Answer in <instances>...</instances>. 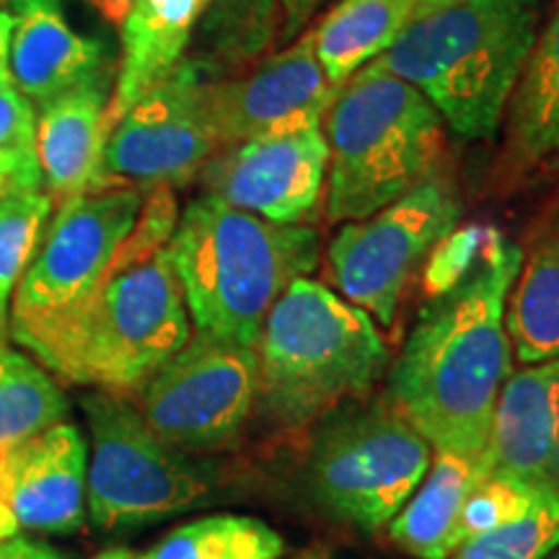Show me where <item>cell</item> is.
I'll use <instances>...</instances> for the list:
<instances>
[{
  "instance_id": "1",
  "label": "cell",
  "mask_w": 559,
  "mask_h": 559,
  "mask_svg": "<svg viewBox=\"0 0 559 559\" xmlns=\"http://www.w3.org/2000/svg\"><path fill=\"white\" fill-rule=\"evenodd\" d=\"M519 264L521 247L495 226L456 228L428 260V304L386 370V400L432 451L487 449L513 373L506 300Z\"/></svg>"
},
{
  "instance_id": "2",
  "label": "cell",
  "mask_w": 559,
  "mask_h": 559,
  "mask_svg": "<svg viewBox=\"0 0 559 559\" xmlns=\"http://www.w3.org/2000/svg\"><path fill=\"white\" fill-rule=\"evenodd\" d=\"M169 187L145 190L138 226L81 311L37 355L55 379L130 396L192 337L166 243L177 226Z\"/></svg>"
},
{
  "instance_id": "3",
  "label": "cell",
  "mask_w": 559,
  "mask_h": 559,
  "mask_svg": "<svg viewBox=\"0 0 559 559\" xmlns=\"http://www.w3.org/2000/svg\"><path fill=\"white\" fill-rule=\"evenodd\" d=\"M194 332L257 347L275 300L321 257L311 226L264 221L213 194L187 202L166 243Z\"/></svg>"
},
{
  "instance_id": "4",
  "label": "cell",
  "mask_w": 559,
  "mask_h": 559,
  "mask_svg": "<svg viewBox=\"0 0 559 559\" xmlns=\"http://www.w3.org/2000/svg\"><path fill=\"white\" fill-rule=\"evenodd\" d=\"M544 0H461L404 29L379 66L466 140L492 138L542 26Z\"/></svg>"
},
{
  "instance_id": "5",
  "label": "cell",
  "mask_w": 559,
  "mask_h": 559,
  "mask_svg": "<svg viewBox=\"0 0 559 559\" xmlns=\"http://www.w3.org/2000/svg\"><path fill=\"white\" fill-rule=\"evenodd\" d=\"M254 353L257 404L288 430L362 400L391 366L379 324L311 277L293 280L275 300Z\"/></svg>"
},
{
  "instance_id": "6",
  "label": "cell",
  "mask_w": 559,
  "mask_h": 559,
  "mask_svg": "<svg viewBox=\"0 0 559 559\" xmlns=\"http://www.w3.org/2000/svg\"><path fill=\"white\" fill-rule=\"evenodd\" d=\"M326 169V221L349 223L373 215L440 169L445 122L415 86L379 62L337 86L321 120Z\"/></svg>"
},
{
  "instance_id": "7",
  "label": "cell",
  "mask_w": 559,
  "mask_h": 559,
  "mask_svg": "<svg viewBox=\"0 0 559 559\" xmlns=\"http://www.w3.org/2000/svg\"><path fill=\"white\" fill-rule=\"evenodd\" d=\"M81 407L88 425L86 519L96 528L153 526L218 500V469L160 440L128 396L94 389Z\"/></svg>"
},
{
  "instance_id": "8",
  "label": "cell",
  "mask_w": 559,
  "mask_h": 559,
  "mask_svg": "<svg viewBox=\"0 0 559 559\" xmlns=\"http://www.w3.org/2000/svg\"><path fill=\"white\" fill-rule=\"evenodd\" d=\"M145 190L99 187L52 210L11 300V340L37 355L94 296L138 226Z\"/></svg>"
},
{
  "instance_id": "9",
  "label": "cell",
  "mask_w": 559,
  "mask_h": 559,
  "mask_svg": "<svg viewBox=\"0 0 559 559\" xmlns=\"http://www.w3.org/2000/svg\"><path fill=\"white\" fill-rule=\"evenodd\" d=\"M317 423L309 453L313 498L362 531L389 526L428 474L432 445L389 400L345 402Z\"/></svg>"
},
{
  "instance_id": "10",
  "label": "cell",
  "mask_w": 559,
  "mask_h": 559,
  "mask_svg": "<svg viewBox=\"0 0 559 559\" xmlns=\"http://www.w3.org/2000/svg\"><path fill=\"white\" fill-rule=\"evenodd\" d=\"M461 215L456 187L438 169L368 218L342 223L326 247L334 288L389 330L417 270L459 228Z\"/></svg>"
},
{
  "instance_id": "11",
  "label": "cell",
  "mask_w": 559,
  "mask_h": 559,
  "mask_svg": "<svg viewBox=\"0 0 559 559\" xmlns=\"http://www.w3.org/2000/svg\"><path fill=\"white\" fill-rule=\"evenodd\" d=\"M254 347L192 332L190 342L135 394L145 425L174 449L207 456L230 449L257 407Z\"/></svg>"
},
{
  "instance_id": "12",
  "label": "cell",
  "mask_w": 559,
  "mask_h": 559,
  "mask_svg": "<svg viewBox=\"0 0 559 559\" xmlns=\"http://www.w3.org/2000/svg\"><path fill=\"white\" fill-rule=\"evenodd\" d=\"M207 70L187 55L107 132L99 187H187L221 151L205 107Z\"/></svg>"
},
{
  "instance_id": "13",
  "label": "cell",
  "mask_w": 559,
  "mask_h": 559,
  "mask_svg": "<svg viewBox=\"0 0 559 559\" xmlns=\"http://www.w3.org/2000/svg\"><path fill=\"white\" fill-rule=\"evenodd\" d=\"M330 145L321 124L226 145L202 166L200 187L228 205L285 226H306L326 190Z\"/></svg>"
},
{
  "instance_id": "14",
  "label": "cell",
  "mask_w": 559,
  "mask_h": 559,
  "mask_svg": "<svg viewBox=\"0 0 559 559\" xmlns=\"http://www.w3.org/2000/svg\"><path fill=\"white\" fill-rule=\"evenodd\" d=\"M334 94L337 86L319 66L311 29L264 55L247 73L205 81V107L221 148L321 124Z\"/></svg>"
},
{
  "instance_id": "15",
  "label": "cell",
  "mask_w": 559,
  "mask_h": 559,
  "mask_svg": "<svg viewBox=\"0 0 559 559\" xmlns=\"http://www.w3.org/2000/svg\"><path fill=\"white\" fill-rule=\"evenodd\" d=\"M86 469L88 443L68 419L0 451V542L79 531Z\"/></svg>"
},
{
  "instance_id": "16",
  "label": "cell",
  "mask_w": 559,
  "mask_h": 559,
  "mask_svg": "<svg viewBox=\"0 0 559 559\" xmlns=\"http://www.w3.org/2000/svg\"><path fill=\"white\" fill-rule=\"evenodd\" d=\"M485 456L495 474L559 500V358L508 376Z\"/></svg>"
},
{
  "instance_id": "17",
  "label": "cell",
  "mask_w": 559,
  "mask_h": 559,
  "mask_svg": "<svg viewBox=\"0 0 559 559\" xmlns=\"http://www.w3.org/2000/svg\"><path fill=\"white\" fill-rule=\"evenodd\" d=\"M9 5L16 19L11 81L34 107L111 68L104 41L75 29L62 0H9Z\"/></svg>"
},
{
  "instance_id": "18",
  "label": "cell",
  "mask_w": 559,
  "mask_h": 559,
  "mask_svg": "<svg viewBox=\"0 0 559 559\" xmlns=\"http://www.w3.org/2000/svg\"><path fill=\"white\" fill-rule=\"evenodd\" d=\"M115 70H102L94 79L62 91L37 111V156L41 185L55 207L60 202L96 190L107 140L109 96Z\"/></svg>"
},
{
  "instance_id": "19",
  "label": "cell",
  "mask_w": 559,
  "mask_h": 559,
  "mask_svg": "<svg viewBox=\"0 0 559 559\" xmlns=\"http://www.w3.org/2000/svg\"><path fill=\"white\" fill-rule=\"evenodd\" d=\"M513 358L536 366L559 358V190L531 221L506 300Z\"/></svg>"
},
{
  "instance_id": "20",
  "label": "cell",
  "mask_w": 559,
  "mask_h": 559,
  "mask_svg": "<svg viewBox=\"0 0 559 559\" xmlns=\"http://www.w3.org/2000/svg\"><path fill=\"white\" fill-rule=\"evenodd\" d=\"M210 0H132L122 21V58L115 75L107 132L140 96L158 86L187 58L198 21Z\"/></svg>"
},
{
  "instance_id": "21",
  "label": "cell",
  "mask_w": 559,
  "mask_h": 559,
  "mask_svg": "<svg viewBox=\"0 0 559 559\" xmlns=\"http://www.w3.org/2000/svg\"><path fill=\"white\" fill-rule=\"evenodd\" d=\"M502 117L506 171L526 174L559 156V0L536 32Z\"/></svg>"
},
{
  "instance_id": "22",
  "label": "cell",
  "mask_w": 559,
  "mask_h": 559,
  "mask_svg": "<svg viewBox=\"0 0 559 559\" xmlns=\"http://www.w3.org/2000/svg\"><path fill=\"white\" fill-rule=\"evenodd\" d=\"M489 474L492 469L485 453L461 456L436 451L428 474L391 519V539L417 559H451L461 544L466 500Z\"/></svg>"
},
{
  "instance_id": "23",
  "label": "cell",
  "mask_w": 559,
  "mask_h": 559,
  "mask_svg": "<svg viewBox=\"0 0 559 559\" xmlns=\"http://www.w3.org/2000/svg\"><path fill=\"white\" fill-rule=\"evenodd\" d=\"M412 24L407 0H340L313 26V52L326 81L342 86L379 60Z\"/></svg>"
},
{
  "instance_id": "24",
  "label": "cell",
  "mask_w": 559,
  "mask_h": 559,
  "mask_svg": "<svg viewBox=\"0 0 559 559\" xmlns=\"http://www.w3.org/2000/svg\"><path fill=\"white\" fill-rule=\"evenodd\" d=\"M277 32L280 0H210L194 29L190 58L210 75H230L264 58Z\"/></svg>"
},
{
  "instance_id": "25",
  "label": "cell",
  "mask_w": 559,
  "mask_h": 559,
  "mask_svg": "<svg viewBox=\"0 0 559 559\" xmlns=\"http://www.w3.org/2000/svg\"><path fill=\"white\" fill-rule=\"evenodd\" d=\"M60 381L34 355L0 342V451L68 419Z\"/></svg>"
},
{
  "instance_id": "26",
  "label": "cell",
  "mask_w": 559,
  "mask_h": 559,
  "mask_svg": "<svg viewBox=\"0 0 559 559\" xmlns=\"http://www.w3.org/2000/svg\"><path fill=\"white\" fill-rule=\"evenodd\" d=\"M283 555L275 528L249 515H205L181 523L166 539L132 559H254Z\"/></svg>"
},
{
  "instance_id": "27",
  "label": "cell",
  "mask_w": 559,
  "mask_h": 559,
  "mask_svg": "<svg viewBox=\"0 0 559 559\" xmlns=\"http://www.w3.org/2000/svg\"><path fill=\"white\" fill-rule=\"evenodd\" d=\"M55 202L41 190L0 202V342H11V300L32 257L37 254Z\"/></svg>"
},
{
  "instance_id": "28",
  "label": "cell",
  "mask_w": 559,
  "mask_h": 559,
  "mask_svg": "<svg viewBox=\"0 0 559 559\" xmlns=\"http://www.w3.org/2000/svg\"><path fill=\"white\" fill-rule=\"evenodd\" d=\"M559 549V500L539 495L534 506L500 526L461 542L451 559H547Z\"/></svg>"
},
{
  "instance_id": "29",
  "label": "cell",
  "mask_w": 559,
  "mask_h": 559,
  "mask_svg": "<svg viewBox=\"0 0 559 559\" xmlns=\"http://www.w3.org/2000/svg\"><path fill=\"white\" fill-rule=\"evenodd\" d=\"M41 187L37 109L13 81H0V202Z\"/></svg>"
},
{
  "instance_id": "30",
  "label": "cell",
  "mask_w": 559,
  "mask_h": 559,
  "mask_svg": "<svg viewBox=\"0 0 559 559\" xmlns=\"http://www.w3.org/2000/svg\"><path fill=\"white\" fill-rule=\"evenodd\" d=\"M539 495L544 492H536V489L521 485V481L492 472L466 500L464 515H461V542L515 519L523 510L534 506Z\"/></svg>"
},
{
  "instance_id": "31",
  "label": "cell",
  "mask_w": 559,
  "mask_h": 559,
  "mask_svg": "<svg viewBox=\"0 0 559 559\" xmlns=\"http://www.w3.org/2000/svg\"><path fill=\"white\" fill-rule=\"evenodd\" d=\"M324 3L326 0H280L277 41L288 45V41L296 39Z\"/></svg>"
},
{
  "instance_id": "32",
  "label": "cell",
  "mask_w": 559,
  "mask_h": 559,
  "mask_svg": "<svg viewBox=\"0 0 559 559\" xmlns=\"http://www.w3.org/2000/svg\"><path fill=\"white\" fill-rule=\"evenodd\" d=\"M0 559H73V555L55 547L50 542L16 536V539L0 542Z\"/></svg>"
},
{
  "instance_id": "33",
  "label": "cell",
  "mask_w": 559,
  "mask_h": 559,
  "mask_svg": "<svg viewBox=\"0 0 559 559\" xmlns=\"http://www.w3.org/2000/svg\"><path fill=\"white\" fill-rule=\"evenodd\" d=\"M13 11L9 0H0V81H11L9 55H11V37H13Z\"/></svg>"
},
{
  "instance_id": "34",
  "label": "cell",
  "mask_w": 559,
  "mask_h": 559,
  "mask_svg": "<svg viewBox=\"0 0 559 559\" xmlns=\"http://www.w3.org/2000/svg\"><path fill=\"white\" fill-rule=\"evenodd\" d=\"M86 3L94 5V9L109 21V24H122L124 16H128L132 0H86Z\"/></svg>"
},
{
  "instance_id": "35",
  "label": "cell",
  "mask_w": 559,
  "mask_h": 559,
  "mask_svg": "<svg viewBox=\"0 0 559 559\" xmlns=\"http://www.w3.org/2000/svg\"><path fill=\"white\" fill-rule=\"evenodd\" d=\"M409 11H412V21H419L425 16H432V13L451 9V5L461 3V0H407Z\"/></svg>"
},
{
  "instance_id": "36",
  "label": "cell",
  "mask_w": 559,
  "mask_h": 559,
  "mask_svg": "<svg viewBox=\"0 0 559 559\" xmlns=\"http://www.w3.org/2000/svg\"><path fill=\"white\" fill-rule=\"evenodd\" d=\"M132 557H135V551H130L124 547H111V549L99 551L94 559H132Z\"/></svg>"
},
{
  "instance_id": "37",
  "label": "cell",
  "mask_w": 559,
  "mask_h": 559,
  "mask_svg": "<svg viewBox=\"0 0 559 559\" xmlns=\"http://www.w3.org/2000/svg\"><path fill=\"white\" fill-rule=\"evenodd\" d=\"M547 559H559V551H551V555Z\"/></svg>"
},
{
  "instance_id": "38",
  "label": "cell",
  "mask_w": 559,
  "mask_h": 559,
  "mask_svg": "<svg viewBox=\"0 0 559 559\" xmlns=\"http://www.w3.org/2000/svg\"><path fill=\"white\" fill-rule=\"evenodd\" d=\"M254 559H272V557H254Z\"/></svg>"
}]
</instances>
